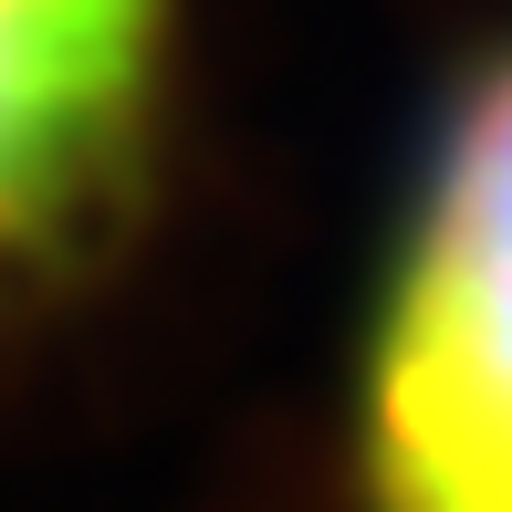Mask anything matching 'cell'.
I'll return each instance as SVG.
<instances>
[{
	"instance_id": "6da1fadb",
	"label": "cell",
	"mask_w": 512,
	"mask_h": 512,
	"mask_svg": "<svg viewBox=\"0 0 512 512\" xmlns=\"http://www.w3.org/2000/svg\"><path fill=\"white\" fill-rule=\"evenodd\" d=\"M366 512H512V63L460 95L387 272Z\"/></svg>"
},
{
	"instance_id": "7a4b0ae2",
	"label": "cell",
	"mask_w": 512,
	"mask_h": 512,
	"mask_svg": "<svg viewBox=\"0 0 512 512\" xmlns=\"http://www.w3.org/2000/svg\"><path fill=\"white\" fill-rule=\"evenodd\" d=\"M178 0H0V283L63 272L147 189Z\"/></svg>"
}]
</instances>
